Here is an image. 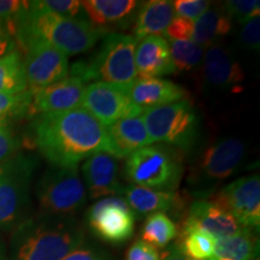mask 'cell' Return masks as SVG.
Returning a JSON list of instances; mask_svg holds the SVG:
<instances>
[{
	"label": "cell",
	"mask_w": 260,
	"mask_h": 260,
	"mask_svg": "<svg viewBox=\"0 0 260 260\" xmlns=\"http://www.w3.org/2000/svg\"><path fill=\"white\" fill-rule=\"evenodd\" d=\"M29 6L38 11L50 12L63 17H81L82 5L81 2L76 0H38V2H29Z\"/></svg>",
	"instance_id": "31"
},
{
	"label": "cell",
	"mask_w": 260,
	"mask_h": 260,
	"mask_svg": "<svg viewBox=\"0 0 260 260\" xmlns=\"http://www.w3.org/2000/svg\"><path fill=\"white\" fill-rule=\"evenodd\" d=\"M203 76L210 86L225 88L239 86L245 80V71L230 52L213 45L204 56Z\"/></svg>",
	"instance_id": "19"
},
{
	"label": "cell",
	"mask_w": 260,
	"mask_h": 260,
	"mask_svg": "<svg viewBox=\"0 0 260 260\" xmlns=\"http://www.w3.org/2000/svg\"><path fill=\"white\" fill-rule=\"evenodd\" d=\"M15 38L25 47L30 41L41 40L63 52L65 56L84 53L96 44L103 32L84 17H63L38 11L29 6L15 21Z\"/></svg>",
	"instance_id": "3"
},
{
	"label": "cell",
	"mask_w": 260,
	"mask_h": 260,
	"mask_svg": "<svg viewBox=\"0 0 260 260\" xmlns=\"http://www.w3.org/2000/svg\"><path fill=\"white\" fill-rule=\"evenodd\" d=\"M28 8V2L18 0H0V19L15 21Z\"/></svg>",
	"instance_id": "40"
},
{
	"label": "cell",
	"mask_w": 260,
	"mask_h": 260,
	"mask_svg": "<svg viewBox=\"0 0 260 260\" xmlns=\"http://www.w3.org/2000/svg\"><path fill=\"white\" fill-rule=\"evenodd\" d=\"M258 246L249 229L217 239L213 255L209 260H254Z\"/></svg>",
	"instance_id": "25"
},
{
	"label": "cell",
	"mask_w": 260,
	"mask_h": 260,
	"mask_svg": "<svg viewBox=\"0 0 260 260\" xmlns=\"http://www.w3.org/2000/svg\"><path fill=\"white\" fill-rule=\"evenodd\" d=\"M139 42L133 35L107 32L102 47L88 61H77L69 74L84 82L113 84L129 92L138 80L135 68V50Z\"/></svg>",
	"instance_id": "4"
},
{
	"label": "cell",
	"mask_w": 260,
	"mask_h": 260,
	"mask_svg": "<svg viewBox=\"0 0 260 260\" xmlns=\"http://www.w3.org/2000/svg\"><path fill=\"white\" fill-rule=\"evenodd\" d=\"M222 8L230 18L237 23L245 24L251 19L259 17L260 2L258 0H229L224 2Z\"/></svg>",
	"instance_id": "32"
},
{
	"label": "cell",
	"mask_w": 260,
	"mask_h": 260,
	"mask_svg": "<svg viewBox=\"0 0 260 260\" xmlns=\"http://www.w3.org/2000/svg\"><path fill=\"white\" fill-rule=\"evenodd\" d=\"M24 48L23 70L29 92H38L68 76L69 61L63 52L41 40L30 41Z\"/></svg>",
	"instance_id": "11"
},
{
	"label": "cell",
	"mask_w": 260,
	"mask_h": 260,
	"mask_svg": "<svg viewBox=\"0 0 260 260\" xmlns=\"http://www.w3.org/2000/svg\"><path fill=\"white\" fill-rule=\"evenodd\" d=\"M106 132L111 141L113 155L117 159L128 158L138 149L152 144L142 117L140 116L119 119L106 126Z\"/></svg>",
	"instance_id": "21"
},
{
	"label": "cell",
	"mask_w": 260,
	"mask_h": 260,
	"mask_svg": "<svg viewBox=\"0 0 260 260\" xmlns=\"http://www.w3.org/2000/svg\"><path fill=\"white\" fill-rule=\"evenodd\" d=\"M183 169L180 155L165 146H146L126 159L124 175L134 186L174 191L180 184Z\"/></svg>",
	"instance_id": "6"
},
{
	"label": "cell",
	"mask_w": 260,
	"mask_h": 260,
	"mask_svg": "<svg viewBox=\"0 0 260 260\" xmlns=\"http://www.w3.org/2000/svg\"><path fill=\"white\" fill-rule=\"evenodd\" d=\"M84 241V230L74 217L41 213L12 230V260H61Z\"/></svg>",
	"instance_id": "2"
},
{
	"label": "cell",
	"mask_w": 260,
	"mask_h": 260,
	"mask_svg": "<svg viewBox=\"0 0 260 260\" xmlns=\"http://www.w3.org/2000/svg\"><path fill=\"white\" fill-rule=\"evenodd\" d=\"M128 93L130 100L144 111L181 102L187 96L181 86L164 79H138Z\"/></svg>",
	"instance_id": "20"
},
{
	"label": "cell",
	"mask_w": 260,
	"mask_h": 260,
	"mask_svg": "<svg viewBox=\"0 0 260 260\" xmlns=\"http://www.w3.org/2000/svg\"><path fill=\"white\" fill-rule=\"evenodd\" d=\"M141 117L151 142L189 149L199 136V118L187 99L148 109Z\"/></svg>",
	"instance_id": "7"
},
{
	"label": "cell",
	"mask_w": 260,
	"mask_h": 260,
	"mask_svg": "<svg viewBox=\"0 0 260 260\" xmlns=\"http://www.w3.org/2000/svg\"><path fill=\"white\" fill-rule=\"evenodd\" d=\"M82 174L89 199L121 197L124 187L119 182L118 159L113 155L105 152L90 155L83 162Z\"/></svg>",
	"instance_id": "14"
},
{
	"label": "cell",
	"mask_w": 260,
	"mask_h": 260,
	"mask_svg": "<svg viewBox=\"0 0 260 260\" xmlns=\"http://www.w3.org/2000/svg\"><path fill=\"white\" fill-rule=\"evenodd\" d=\"M87 223L103 241L119 245L134 234L135 214L121 197L104 198L87 212Z\"/></svg>",
	"instance_id": "10"
},
{
	"label": "cell",
	"mask_w": 260,
	"mask_h": 260,
	"mask_svg": "<svg viewBox=\"0 0 260 260\" xmlns=\"http://www.w3.org/2000/svg\"><path fill=\"white\" fill-rule=\"evenodd\" d=\"M83 106L104 126H109L119 119L139 117L144 110L130 100L129 93L113 84L93 82L84 86Z\"/></svg>",
	"instance_id": "12"
},
{
	"label": "cell",
	"mask_w": 260,
	"mask_h": 260,
	"mask_svg": "<svg viewBox=\"0 0 260 260\" xmlns=\"http://www.w3.org/2000/svg\"><path fill=\"white\" fill-rule=\"evenodd\" d=\"M61 260H115L105 251L94 246L81 245Z\"/></svg>",
	"instance_id": "38"
},
{
	"label": "cell",
	"mask_w": 260,
	"mask_h": 260,
	"mask_svg": "<svg viewBox=\"0 0 260 260\" xmlns=\"http://www.w3.org/2000/svg\"><path fill=\"white\" fill-rule=\"evenodd\" d=\"M217 239L211 234L194 228H182L178 248L190 260H209L213 255Z\"/></svg>",
	"instance_id": "26"
},
{
	"label": "cell",
	"mask_w": 260,
	"mask_h": 260,
	"mask_svg": "<svg viewBox=\"0 0 260 260\" xmlns=\"http://www.w3.org/2000/svg\"><path fill=\"white\" fill-rule=\"evenodd\" d=\"M175 17L172 2L149 0L140 6L133 32L136 41L147 37H160L165 34L169 24Z\"/></svg>",
	"instance_id": "22"
},
{
	"label": "cell",
	"mask_w": 260,
	"mask_h": 260,
	"mask_svg": "<svg viewBox=\"0 0 260 260\" xmlns=\"http://www.w3.org/2000/svg\"><path fill=\"white\" fill-rule=\"evenodd\" d=\"M28 90L23 60L17 51L0 57V93L18 94Z\"/></svg>",
	"instance_id": "28"
},
{
	"label": "cell",
	"mask_w": 260,
	"mask_h": 260,
	"mask_svg": "<svg viewBox=\"0 0 260 260\" xmlns=\"http://www.w3.org/2000/svg\"><path fill=\"white\" fill-rule=\"evenodd\" d=\"M89 23L107 34L111 28H126L134 21L140 3L135 0H86L81 2Z\"/></svg>",
	"instance_id": "17"
},
{
	"label": "cell",
	"mask_w": 260,
	"mask_h": 260,
	"mask_svg": "<svg viewBox=\"0 0 260 260\" xmlns=\"http://www.w3.org/2000/svg\"><path fill=\"white\" fill-rule=\"evenodd\" d=\"M182 228H194L219 237L233 235L245 229L229 211L212 200H197L190 205Z\"/></svg>",
	"instance_id": "16"
},
{
	"label": "cell",
	"mask_w": 260,
	"mask_h": 260,
	"mask_svg": "<svg viewBox=\"0 0 260 260\" xmlns=\"http://www.w3.org/2000/svg\"><path fill=\"white\" fill-rule=\"evenodd\" d=\"M37 159L19 153L0 164V229L14 230L27 219Z\"/></svg>",
	"instance_id": "5"
},
{
	"label": "cell",
	"mask_w": 260,
	"mask_h": 260,
	"mask_svg": "<svg viewBox=\"0 0 260 260\" xmlns=\"http://www.w3.org/2000/svg\"><path fill=\"white\" fill-rule=\"evenodd\" d=\"M135 68L138 79H160L174 74L170 48L167 39L147 37L142 39L135 50Z\"/></svg>",
	"instance_id": "18"
},
{
	"label": "cell",
	"mask_w": 260,
	"mask_h": 260,
	"mask_svg": "<svg viewBox=\"0 0 260 260\" xmlns=\"http://www.w3.org/2000/svg\"><path fill=\"white\" fill-rule=\"evenodd\" d=\"M162 260H190V259H188L187 256L183 255V253H182L181 249L178 248L177 243H174V245L169 248V251L165 253Z\"/></svg>",
	"instance_id": "41"
},
{
	"label": "cell",
	"mask_w": 260,
	"mask_h": 260,
	"mask_svg": "<svg viewBox=\"0 0 260 260\" xmlns=\"http://www.w3.org/2000/svg\"><path fill=\"white\" fill-rule=\"evenodd\" d=\"M194 22L190 19L175 16L165 31L169 40H191Z\"/></svg>",
	"instance_id": "35"
},
{
	"label": "cell",
	"mask_w": 260,
	"mask_h": 260,
	"mask_svg": "<svg viewBox=\"0 0 260 260\" xmlns=\"http://www.w3.org/2000/svg\"><path fill=\"white\" fill-rule=\"evenodd\" d=\"M172 6L174 11L177 14L176 16L194 21L199 18L211 5L205 0H176L172 3Z\"/></svg>",
	"instance_id": "34"
},
{
	"label": "cell",
	"mask_w": 260,
	"mask_h": 260,
	"mask_svg": "<svg viewBox=\"0 0 260 260\" xmlns=\"http://www.w3.org/2000/svg\"><path fill=\"white\" fill-rule=\"evenodd\" d=\"M34 139L40 153L53 167L77 168L98 152L113 155L106 126L83 107L40 115L34 124Z\"/></svg>",
	"instance_id": "1"
},
{
	"label": "cell",
	"mask_w": 260,
	"mask_h": 260,
	"mask_svg": "<svg viewBox=\"0 0 260 260\" xmlns=\"http://www.w3.org/2000/svg\"><path fill=\"white\" fill-rule=\"evenodd\" d=\"M125 260H160V256L157 248L142 240H136L126 252Z\"/></svg>",
	"instance_id": "37"
},
{
	"label": "cell",
	"mask_w": 260,
	"mask_h": 260,
	"mask_svg": "<svg viewBox=\"0 0 260 260\" xmlns=\"http://www.w3.org/2000/svg\"><path fill=\"white\" fill-rule=\"evenodd\" d=\"M83 90V81L80 77L68 75L59 82L31 93V110L45 115L77 109L81 107Z\"/></svg>",
	"instance_id": "15"
},
{
	"label": "cell",
	"mask_w": 260,
	"mask_h": 260,
	"mask_svg": "<svg viewBox=\"0 0 260 260\" xmlns=\"http://www.w3.org/2000/svg\"><path fill=\"white\" fill-rule=\"evenodd\" d=\"M21 141H19L8 121H0V164L17 154Z\"/></svg>",
	"instance_id": "33"
},
{
	"label": "cell",
	"mask_w": 260,
	"mask_h": 260,
	"mask_svg": "<svg viewBox=\"0 0 260 260\" xmlns=\"http://www.w3.org/2000/svg\"><path fill=\"white\" fill-rule=\"evenodd\" d=\"M122 195L135 217L164 213L170 211L177 203V195L174 191L151 189L134 184L123 188Z\"/></svg>",
	"instance_id": "23"
},
{
	"label": "cell",
	"mask_w": 260,
	"mask_h": 260,
	"mask_svg": "<svg viewBox=\"0 0 260 260\" xmlns=\"http://www.w3.org/2000/svg\"><path fill=\"white\" fill-rule=\"evenodd\" d=\"M32 94L29 90L18 94L0 93V121L22 117L31 111Z\"/></svg>",
	"instance_id": "30"
},
{
	"label": "cell",
	"mask_w": 260,
	"mask_h": 260,
	"mask_svg": "<svg viewBox=\"0 0 260 260\" xmlns=\"http://www.w3.org/2000/svg\"><path fill=\"white\" fill-rule=\"evenodd\" d=\"M41 213L73 217L82 210L87 191L77 168L51 165L42 174L35 188Z\"/></svg>",
	"instance_id": "8"
},
{
	"label": "cell",
	"mask_w": 260,
	"mask_h": 260,
	"mask_svg": "<svg viewBox=\"0 0 260 260\" xmlns=\"http://www.w3.org/2000/svg\"><path fill=\"white\" fill-rule=\"evenodd\" d=\"M178 235L177 225L165 213L158 212L148 216L142 226V241L154 248H164Z\"/></svg>",
	"instance_id": "27"
},
{
	"label": "cell",
	"mask_w": 260,
	"mask_h": 260,
	"mask_svg": "<svg viewBox=\"0 0 260 260\" xmlns=\"http://www.w3.org/2000/svg\"><path fill=\"white\" fill-rule=\"evenodd\" d=\"M240 41L246 48L259 51L260 46V17H255L243 25L240 32Z\"/></svg>",
	"instance_id": "36"
},
{
	"label": "cell",
	"mask_w": 260,
	"mask_h": 260,
	"mask_svg": "<svg viewBox=\"0 0 260 260\" xmlns=\"http://www.w3.org/2000/svg\"><path fill=\"white\" fill-rule=\"evenodd\" d=\"M233 21L222 5L210 6L194 23L191 41L200 47H211L232 30Z\"/></svg>",
	"instance_id": "24"
},
{
	"label": "cell",
	"mask_w": 260,
	"mask_h": 260,
	"mask_svg": "<svg viewBox=\"0 0 260 260\" xmlns=\"http://www.w3.org/2000/svg\"><path fill=\"white\" fill-rule=\"evenodd\" d=\"M245 154V142L237 138H224L209 146L190 171L191 191L198 197L209 195L219 182L235 174Z\"/></svg>",
	"instance_id": "9"
},
{
	"label": "cell",
	"mask_w": 260,
	"mask_h": 260,
	"mask_svg": "<svg viewBox=\"0 0 260 260\" xmlns=\"http://www.w3.org/2000/svg\"><path fill=\"white\" fill-rule=\"evenodd\" d=\"M16 51L15 28L12 21L0 19V57Z\"/></svg>",
	"instance_id": "39"
},
{
	"label": "cell",
	"mask_w": 260,
	"mask_h": 260,
	"mask_svg": "<svg viewBox=\"0 0 260 260\" xmlns=\"http://www.w3.org/2000/svg\"><path fill=\"white\" fill-rule=\"evenodd\" d=\"M235 217L245 229H258L260 225L259 175L241 177L224 187L212 200Z\"/></svg>",
	"instance_id": "13"
},
{
	"label": "cell",
	"mask_w": 260,
	"mask_h": 260,
	"mask_svg": "<svg viewBox=\"0 0 260 260\" xmlns=\"http://www.w3.org/2000/svg\"><path fill=\"white\" fill-rule=\"evenodd\" d=\"M170 56L175 70L188 73L203 63L205 52L191 40H169Z\"/></svg>",
	"instance_id": "29"
},
{
	"label": "cell",
	"mask_w": 260,
	"mask_h": 260,
	"mask_svg": "<svg viewBox=\"0 0 260 260\" xmlns=\"http://www.w3.org/2000/svg\"><path fill=\"white\" fill-rule=\"evenodd\" d=\"M0 260H5V246L2 236H0Z\"/></svg>",
	"instance_id": "42"
}]
</instances>
